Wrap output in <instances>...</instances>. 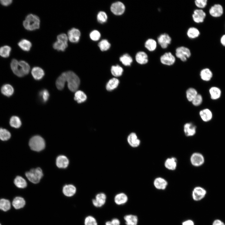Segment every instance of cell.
Returning a JSON list of instances; mask_svg holds the SVG:
<instances>
[{"mask_svg":"<svg viewBox=\"0 0 225 225\" xmlns=\"http://www.w3.org/2000/svg\"><path fill=\"white\" fill-rule=\"evenodd\" d=\"M10 66L13 73L19 77L28 74L30 70L29 64L23 60L18 61L16 59H13L11 62Z\"/></svg>","mask_w":225,"mask_h":225,"instance_id":"6da1fadb","label":"cell"},{"mask_svg":"<svg viewBox=\"0 0 225 225\" xmlns=\"http://www.w3.org/2000/svg\"><path fill=\"white\" fill-rule=\"evenodd\" d=\"M23 25L25 28L28 30H35L40 27V19L37 16L30 14L26 17L23 22Z\"/></svg>","mask_w":225,"mask_h":225,"instance_id":"7a4b0ae2","label":"cell"},{"mask_svg":"<svg viewBox=\"0 0 225 225\" xmlns=\"http://www.w3.org/2000/svg\"><path fill=\"white\" fill-rule=\"evenodd\" d=\"M66 81L69 90L72 92L77 91L80 84V80L78 76L72 71L65 72Z\"/></svg>","mask_w":225,"mask_h":225,"instance_id":"3957f363","label":"cell"},{"mask_svg":"<svg viewBox=\"0 0 225 225\" xmlns=\"http://www.w3.org/2000/svg\"><path fill=\"white\" fill-rule=\"evenodd\" d=\"M29 145L32 150L39 152L44 148L45 143L44 139L41 137L36 135L31 138L29 141Z\"/></svg>","mask_w":225,"mask_h":225,"instance_id":"277c9868","label":"cell"},{"mask_svg":"<svg viewBox=\"0 0 225 225\" xmlns=\"http://www.w3.org/2000/svg\"><path fill=\"white\" fill-rule=\"evenodd\" d=\"M25 176L31 182L36 184L38 183L43 176L42 171L40 168H33L25 173Z\"/></svg>","mask_w":225,"mask_h":225,"instance_id":"5b68a950","label":"cell"},{"mask_svg":"<svg viewBox=\"0 0 225 225\" xmlns=\"http://www.w3.org/2000/svg\"><path fill=\"white\" fill-rule=\"evenodd\" d=\"M191 52L188 48L183 46L179 47L175 50V55L182 61L186 62L191 56Z\"/></svg>","mask_w":225,"mask_h":225,"instance_id":"8992f818","label":"cell"},{"mask_svg":"<svg viewBox=\"0 0 225 225\" xmlns=\"http://www.w3.org/2000/svg\"><path fill=\"white\" fill-rule=\"evenodd\" d=\"M190 162L192 164L196 167L202 166L205 162L204 156L200 152H195L190 157Z\"/></svg>","mask_w":225,"mask_h":225,"instance_id":"52a82bcc","label":"cell"},{"mask_svg":"<svg viewBox=\"0 0 225 225\" xmlns=\"http://www.w3.org/2000/svg\"><path fill=\"white\" fill-rule=\"evenodd\" d=\"M160 61L162 64L170 66L174 64L176 58L171 52H167L161 56Z\"/></svg>","mask_w":225,"mask_h":225,"instance_id":"ba28073f","label":"cell"},{"mask_svg":"<svg viewBox=\"0 0 225 225\" xmlns=\"http://www.w3.org/2000/svg\"><path fill=\"white\" fill-rule=\"evenodd\" d=\"M158 44L163 49H166L170 44L172 41L171 37L167 33L160 34L157 38Z\"/></svg>","mask_w":225,"mask_h":225,"instance_id":"9c48e42d","label":"cell"},{"mask_svg":"<svg viewBox=\"0 0 225 225\" xmlns=\"http://www.w3.org/2000/svg\"><path fill=\"white\" fill-rule=\"evenodd\" d=\"M207 192V191L204 188L201 186L196 187L192 191V198L195 201H200L205 196Z\"/></svg>","mask_w":225,"mask_h":225,"instance_id":"30bf717a","label":"cell"},{"mask_svg":"<svg viewBox=\"0 0 225 225\" xmlns=\"http://www.w3.org/2000/svg\"><path fill=\"white\" fill-rule=\"evenodd\" d=\"M106 199V195L104 193H99L96 195L94 198L92 199V202L95 207L100 208L105 204Z\"/></svg>","mask_w":225,"mask_h":225,"instance_id":"8fae6325","label":"cell"},{"mask_svg":"<svg viewBox=\"0 0 225 225\" xmlns=\"http://www.w3.org/2000/svg\"><path fill=\"white\" fill-rule=\"evenodd\" d=\"M224 10L222 6L219 4H215L212 6L209 10L210 15L214 18H219L223 14Z\"/></svg>","mask_w":225,"mask_h":225,"instance_id":"7c38bea8","label":"cell"},{"mask_svg":"<svg viewBox=\"0 0 225 225\" xmlns=\"http://www.w3.org/2000/svg\"><path fill=\"white\" fill-rule=\"evenodd\" d=\"M110 9L112 12L114 14L120 15L124 12L125 7L123 3L118 1L113 3L111 5Z\"/></svg>","mask_w":225,"mask_h":225,"instance_id":"4fadbf2b","label":"cell"},{"mask_svg":"<svg viewBox=\"0 0 225 225\" xmlns=\"http://www.w3.org/2000/svg\"><path fill=\"white\" fill-rule=\"evenodd\" d=\"M68 35L69 41L72 43H76L80 40L81 32L77 28H72L68 31Z\"/></svg>","mask_w":225,"mask_h":225,"instance_id":"5bb4252c","label":"cell"},{"mask_svg":"<svg viewBox=\"0 0 225 225\" xmlns=\"http://www.w3.org/2000/svg\"><path fill=\"white\" fill-rule=\"evenodd\" d=\"M206 16L205 12L202 9H197L194 10L192 15L194 22L199 23L203 22Z\"/></svg>","mask_w":225,"mask_h":225,"instance_id":"9a60e30c","label":"cell"},{"mask_svg":"<svg viewBox=\"0 0 225 225\" xmlns=\"http://www.w3.org/2000/svg\"><path fill=\"white\" fill-rule=\"evenodd\" d=\"M196 126L192 123H186L183 126L184 133L187 137L193 136L196 133Z\"/></svg>","mask_w":225,"mask_h":225,"instance_id":"2e32d148","label":"cell"},{"mask_svg":"<svg viewBox=\"0 0 225 225\" xmlns=\"http://www.w3.org/2000/svg\"><path fill=\"white\" fill-rule=\"evenodd\" d=\"M69 163L68 158L64 155L58 156L56 159V165L57 167L60 168H67Z\"/></svg>","mask_w":225,"mask_h":225,"instance_id":"e0dca14e","label":"cell"},{"mask_svg":"<svg viewBox=\"0 0 225 225\" xmlns=\"http://www.w3.org/2000/svg\"><path fill=\"white\" fill-rule=\"evenodd\" d=\"M199 114L202 120L205 122H209L212 118V112L208 108H205L201 110Z\"/></svg>","mask_w":225,"mask_h":225,"instance_id":"ac0fdd59","label":"cell"},{"mask_svg":"<svg viewBox=\"0 0 225 225\" xmlns=\"http://www.w3.org/2000/svg\"><path fill=\"white\" fill-rule=\"evenodd\" d=\"M127 141L129 145L133 148L137 147L140 144V140L134 132H132L128 136Z\"/></svg>","mask_w":225,"mask_h":225,"instance_id":"d6986e66","label":"cell"},{"mask_svg":"<svg viewBox=\"0 0 225 225\" xmlns=\"http://www.w3.org/2000/svg\"><path fill=\"white\" fill-rule=\"evenodd\" d=\"M153 184L155 188L157 189L164 190L166 188L168 185V182L163 178L158 177L154 179Z\"/></svg>","mask_w":225,"mask_h":225,"instance_id":"ffe728a7","label":"cell"},{"mask_svg":"<svg viewBox=\"0 0 225 225\" xmlns=\"http://www.w3.org/2000/svg\"><path fill=\"white\" fill-rule=\"evenodd\" d=\"M31 74L33 78L37 80L42 79L45 75L44 70L38 67H35L32 68Z\"/></svg>","mask_w":225,"mask_h":225,"instance_id":"44dd1931","label":"cell"},{"mask_svg":"<svg viewBox=\"0 0 225 225\" xmlns=\"http://www.w3.org/2000/svg\"><path fill=\"white\" fill-rule=\"evenodd\" d=\"M128 198L125 193L120 192L117 194L114 198L115 203L117 205H121L125 204L128 201Z\"/></svg>","mask_w":225,"mask_h":225,"instance_id":"7402d4cb","label":"cell"},{"mask_svg":"<svg viewBox=\"0 0 225 225\" xmlns=\"http://www.w3.org/2000/svg\"><path fill=\"white\" fill-rule=\"evenodd\" d=\"M137 62L140 64H145L148 61V56L144 52L139 51L137 53L135 56Z\"/></svg>","mask_w":225,"mask_h":225,"instance_id":"603a6c76","label":"cell"},{"mask_svg":"<svg viewBox=\"0 0 225 225\" xmlns=\"http://www.w3.org/2000/svg\"><path fill=\"white\" fill-rule=\"evenodd\" d=\"M177 165V159L173 157L168 158L166 159L164 162L165 167L168 169L174 170L176 169Z\"/></svg>","mask_w":225,"mask_h":225,"instance_id":"cb8c5ba5","label":"cell"},{"mask_svg":"<svg viewBox=\"0 0 225 225\" xmlns=\"http://www.w3.org/2000/svg\"><path fill=\"white\" fill-rule=\"evenodd\" d=\"M200 76L202 80L208 82L210 81L212 78L213 73L210 69L205 68L200 71Z\"/></svg>","mask_w":225,"mask_h":225,"instance_id":"d4e9b609","label":"cell"},{"mask_svg":"<svg viewBox=\"0 0 225 225\" xmlns=\"http://www.w3.org/2000/svg\"><path fill=\"white\" fill-rule=\"evenodd\" d=\"M76 191L75 186L72 184L66 185L62 188V192L66 196L71 197L74 195Z\"/></svg>","mask_w":225,"mask_h":225,"instance_id":"484cf974","label":"cell"},{"mask_svg":"<svg viewBox=\"0 0 225 225\" xmlns=\"http://www.w3.org/2000/svg\"><path fill=\"white\" fill-rule=\"evenodd\" d=\"M1 91L4 95L9 97L13 95L14 92V89L12 85L6 84L2 86L1 89Z\"/></svg>","mask_w":225,"mask_h":225,"instance_id":"4316f807","label":"cell"},{"mask_svg":"<svg viewBox=\"0 0 225 225\" xmlns=\"http://www.w3.org/2000/svg\"><path fill=\"white\" fill-rule=\"evenodd\" d=\"M66 82L65 72L62 73L58 78L56 82V86L58 89L62 90L64 87L65 83Z\"/></svg>","mask_w":225,"mask_h":225,"instance_id":"83f0119b","label":"cell"},{"mask_svg":"<svg viewBox=\"0 0 225 225\" xmlns=\"http://www.w3.org/2000/svg\"><path fill=\"white\" fill-rule=\"evenodd\" d=\"M126 225H137L138 219L137 216L133 214H127L124 217Z\"/></svg>","mask_w":225,"mask_h":225,"instance_id":"f1b7e54d","label":"cell"},{"mask_svg":"<svg viewBox=\"0 0 225 225\" xmlns=\"http://www.w3.org/2000/svg\"><path fill=\"white\" fill-rule=\"evenodd\" d=\"M210 98L212 100L219 99L221 95V91L220 88L217 87H212L209 90Z\"/></svg>","mask_w":225,"mask_h":225,"instance_id":"f546056e","label":"cell"},{"mask_svg":"<svg viewBox=\"0 0 225 225\" xmlns=\"http://www.w3.org/2000/svg\"><path fill=\"white\" fill-rule=\"evenodd\" d=\"M144 46L148 51L150 52H153L157 48V43L154 39L150 38L146 41Z\"/></svg>","mask_w":225,"mask_h":225,"instance_id":"4dcf8cb0","label":"cell"},{"mask_svg":"<svg viewBox=\"0 0 225 225\" xmlns=\"http://www.w3.org/2000/svg\"><path fill=\"white\" fill-rule=\"evenodd\" d=\"M199 30L195 27H190L187 30V35L188 38L194 39L198 38L200 35Z\"/></svg>","mask_w":225,"mask_h":225,"instance_id":"1f68e13d","label":"cell"},{"mask_svg":"<svg viewBox=\"0 0 225 225\" xmlns=\"http://www.w3.org/2000/svg\"><path fill=\"white\" fill-rule=\"evenodd\" d=\"M14 183L18 188H25L27 185V182L22 177L17 176L14 180Z\"/></svg>","mask_w":225,"mask_h":225,"instance_id":"d6a6232c","label":"cell"},{"mask_svg":"<svg viewBox=\"0 0 225 225\" xmlns=\"http://www.w3.org/2000/svg\"><path fill=\"white\" fill-rule=\"evenodd\" d=\"M18 45L21 49L26 52L30 51L32 46L31 42L26 39L21 40L18 42Z\"/></svg>","mask_w":225,"mask_h":225,"instance_id":"836d02e7","label":"cell"},{"mask_svg":"<svg viewBox=\"0 0 225 225\" xmlns=\"http://www.w3.org/2000/svg\"><path fill=\"white\" fill-rule=\"evenodd\" d=\"M25 201L22 197H17L15 198L12 202L13 207L16 209H19L25 206Z\"/></svg>","mask_w":225,"mask_h":225,"instance_id":"e575fe53","label":"cell"},{"mask_svg":"<svg viewBox=\"0 0 225 225\" xmlns=\"http://www.w3.org/2000/svg\"><path fill=\"white\" fill-rule=\"evenodd\" d=\"M74 98V100L78 103H80L84 102L86 100L87 97L83 91L78 90L76 92Z\"/></svg>","mask_w":225,"mask_h":225,"instance_id":"d590c367","label":"cell"},{"mask_svg":"<svg viewBox=\"0 0 225 225\" xmlns=\"http://www.w3.org/2000/svg\"><path fill=\"white\" fill-rule=\"evenodd\" d=\"M9 124L11 127L18 128L21 126L22 122L19 117L16 116H13L10 118Z\"/></svg>","mask_w":225,"mask_h":225,"instance_id":"8d00e7d4","label":"cell"},{"mask_svg":"<svg viewBox=\"0 0 225 225\" xmlns=\"http://www.w3.org/2000/svg\"><path fill=\"white\" fill-rule=\"evenodd\" d=\"M68 46V43L57 40L53 44V47L55 50L58 51H64Z\"/></svg>","mask_w":225,"mask_h":225,"instance_id":"74e56055","label":"cell"},{"mask_svg":"<svg viewBox=\"0 0 225 225\" xmlns=\"http://www.w3.org/2000/svg\"><path fill=\"white\" fill-rule=\"evenodd\" d=\"M186 97L188 100L191 102L198 94L197 90L193 88H188L186 91Z\"/></svg>","mask_w":225,"mask_h":225,"instance_id":"f35d334b","label":"cell"},{"mask_svg":"<svg viewBox=\"0 0 225 225\" xmlns=\"http://www.w3.org/2000/svg\"><path fill=\"white\" fill-rule=\"evenodd\" d=\"M119 83V81L117 78H112L109 81L106 85L107 90L109 91L113 90L118 87Z\"/></svg>","mask_w":225,"mask_h":225,"instance_id":"ab89813d","label":"cell"},{"mask_svg":"<svg viewBox=\"0 0 225 225\" xmlns=\"http://www.w3.org/2000/svg\"><path fill=\"white\" fill-rule=\"evenodd\" d=\"M11 134L10 132L6 129L0 128V140L5 141L9 140L11 138Z\"/></svg>","mask_w":225,"mask_h":225,"instance_id":"60d3db41","label":"cell"},{"mask_svg":"<svg viewBox=\"0 0 225 225\" xmlns=\"http://www.w3.org/2000/svg\"><path fill=\"white\" fill-rule=\"evenodd\" d=\"M120 61L125 66H130L132 62V57L128 54H123L120 58Z\"/></svg>","mask_w":225,"mask_h":225,"instance_id":"b9f144b4","label":"cell"},{"mask_svg":"<svg viewBox=\"0 0 225 225\" xmlns=\"http://www.w3.org/2000/svg\"><path fill=\"white\" fill-rule=\"evenodd\" d=\"M11 50V48L9 46H2L0 48V56L4 58H8L10 55Z\"/></svg>","mask_w":225,"mask_h":225,"instance_id":"7bdbcfd3","label":"cell"},{"mask_svg":"<svg viewBox=\"0 0 225 225\" xmlns=\"http://www.w3.org/2000/svg\"><path fill=\"white\" fill-rule=\"evenodd\" d=\"M123 72V68L118 65L113 66L111 67V73L115 77L120 76L122 75Z\"/></svg>","mask_w":225,"mask_h":225,"instance_id":"ee69618b","label":"cell"},{"mask_svg":"<svg viewBox=\"0 0 225 225\" xmlns=\"http://www.w3.org/2000/svg\"><path fill=\"white\" fill-rule=\"evenodd\" d=\"M11 204L10 201L7 199H0V209L4 211H7L10 209Z\"/></svg>","mask_w":225,"mask_h":225,"instance_id":"f6af8a7d","label":"cell"},{"mask_svg":"<svg viewBox=\"0 0 225 225\" xmlns=\"http://www.w3.org/2000/svg\"><path fill=\"white\" fill-rule=\"evenodd\" d=\"M110 44L106 39L102 40L98 44V46L102 51L108 50L110 48Z\"/></svg>","mask_w":225,"mask_h":225,"instance_id":"bcb514c9","label":"cell"},{"mask_svg":"<svg viewBox=\"0 0 225 225\" xmlns=\"http://www.w3.org/2000/svg\"><path fill=\"white\" fill-rule=\"evenodd\" d=\"M39 95L40 99L43 102H46L50 96L48 91L46 89L41 90L39 92Z\"/></svg>","mask_w":225,"mask_h":225,"instance_id":"7dc6e473","label":"cell"},{"mask_svg":"<svg viewBox=\"0 0 225 225\" xmlns=\"http://www.w3.org/2000/svg\"><path fill=\"white\" fill-rule=\"evenodd\" d=\"M84 224V225H98V222L94 217L89 215L85 218Z\"/></svg>","mask_w":225,"mask_h":225,"instance_id":"c3c4849f","label":"cell"},{"mask_svg":"<svg viewBox=\"0 0 225 225\" xmlns=\"http://www.w3.org/2000/svg\"><path fill=\"white\" fill-rule=\"evenodd\" d=\"M97 19L98 22L101 23H104L107 21L108 16L105 12L103 11L99 12L97 15Z\"/></svg>","mask_w":225,"mask_h":225,"instance_id":"681fc988","label":"cell"},{"mask_svg":"<svg viewBox=\"0 0 225 225\" xmlns=\"http://www.w3.org/2000/svg\"><path fill=\"white\" fill-rule=\"evenodd\" d=\"M203 98L202 96L198 94L191 102L192 104L195 106H200L202 103Z\"/></svg>","mask_w":225,"mask_h":225,"instance_id":"f907efd6","label":"cell"},{"mask_svg":"<svg viewBox=\"0 0 225 225\" xmlns=\"http://www.w3.org/2000/svg\"><path fill=\"white\" fill-rule=\"evenodd\" d=\"M89 36L91 40L94 41H97L100 38L101 34L98 31L94 30L90 32Z\"/></svg>","mask_w":225,"mask_h":225,"instance_id":"816d5d0a","label":"cell"},{"mask_svg":"<svg viewBox=\"0 0 225 225\" xmlns=\"http://www.w3.org/2000/svg\"><path fill=\"white\" fill-rule=\"evenodd\" d=\"M207 2V0H196L194 1V3L196 7L202 9L206 7Z\"/></svg>","mask_w":225,"mask_h":225,"instance_id":"f5cc1de1","label":"cell"},{"mask_svg":"<svg viewBox=\"0 0 225 225\" xmlns=\"http://www.w3.org/2000/svg\"><path fill=\"white\" fill-rule=\"evenodd\" d=\"M105 225H120V222L118 218H115L106 222Z\"/></svg>","mask_w":225,"mask_h":225,"instance_id":"db71d44e","label":"cell"},{"mask_svg":"<svg viewBox=\"0 0 225 225\" xmlns=\"http://www.w3.org/2000/svg\"><path fill=\"white\" fill-rule=\"evenodd\" d=\"M57 40L68 43V37L65 33H61L57 36Z\"/></svg>","mask_w":225,"mask_h":225,"instance_id":"11a10c76","label":"cell"},{"mask_svg":"<svg viewBox=\"0 0 225 225\" xmlns=\"http://www.w3.org/2000/svg\"><path fill=\"white\" fill-rule=\"evenodd\" d=\"M12 1V0H0V2L2 5L7 6L10 5Z\"/></svg>","mask_w":225,"mask_h":225,"instance_id":"9f6ffc18","label":"cell"},{"mask_svg":"<svg viewBox=\"0 0 225 225\" xmlns=\"http://www.w3.org/2000/svg\"><path fill=\"white\" fill-rule=\"evenodd\" d=\"M212 225H225V224L221 220L216 219L213 222Z\"/></svg>","mask_w":225,"mask_h":225,"instance_id":"6f0895ef","label":"cell"},{"mask_svg":"<svg viewBox=\"0 0 225 225\" xmlns=\"http://www.w3.org/2000/svg\"><path fill=\"white\" fill-rule=\"evenodd\" d=\"M182 225H194V223L192 221L188 220L183 222Z\"/></svg>","mask_w":225,"mask_h":225,"instance_id":"680465c9","label":"cell"},{"mask_svg":"<svg viewBox=\"0 0 225 225\" xmlns=\"http://www.w3.org/2000/svg\"><path fill=\"white\" fill-rule=\"evenodd\" d=\"M220 42L221 44L225 47V34L222 36L220 38Z\"/></svg>","mask_w":225,"mask_h":225,"instance_id":"91938a15","label":"cell"},{"mask_svg":"<svg viewBox=\"0 0 225 225\" xmlns=\"http://www.w3.org/2000/svg\"><path fill=\"white\" fill-rule=\"evenodd\" d=\"M0 225H1V224H0Z\"/></svg>","mask_w":225,"mask_h":225,"instance_id":"94428289","label":"cell"}]
</instances>
